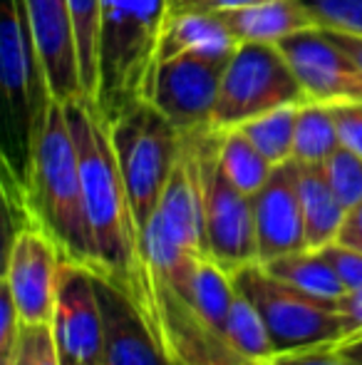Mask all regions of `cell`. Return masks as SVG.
Segmentation results:
<instances>
[{
    "label": "cell",
    "instance_id": "obj_1",
    "mask_svg": "<svg viewBox=\"0 0 362 365\" xmlns=\"http://www.w3.org/2000/svg\"><path fill=\"white\" fill-rule=\"evenodd\" d=\"M65 115L78 149L85 209L97 251L95 271L115 279L142 308L139 229L112 147L110 122L90 97L68 102Z\"/></svg>",
    "mask_w": 362,
    "mask_h": 365
},
{
    "label": "cell",
    "instance_id": "obj_2",
    "mask_svg": "<svg viewBox=\"0 0 362 365\" xmlns=\"http://www.w3.org/2000/svg\"><path fill=\"white\" fill-rule=\"evenodd\" d=\"M18 194L30 217L53 236L63 259L97 269L78 149L63 102L50 100L35 127L23 179H18Z\"/></svg>",
    "mask_w": 362,
    "mask_h": 365
},
{
    "label": "cell",
    "instance_id": "obj_3",
    "mask_svg": "<svg viewBox=\"0 0 362 365\" xmlns=\"http://www.w3.org/2000/svg\"><path fill=\"white\" fill-rule=\"evenodd\" d=\"M169 0H102L100 105L107 122L149 100Z\"/></svg>",
    "mask_w": 362,
    "mask_h": 365
},
{
    "label": "cell",
    "instance_id": "obj_4",
    "mask_svg": "<svg viewBox=\"0 0 362 365\" xmlns=\"http://www.w3.org/2000/svg\"><path fill=\"white\" fill-rule=\"evenodd\" d=\"M110 135L142 236L179 159L181 132L149 100H142L110 122Z\"/></svg>",
    "mask_w": 362,
    "mask_h": 365
},
{
    "label": "cell",
    "instance_id": "obj_5",
    "mask_svg": "<svg viewBox=\"0 0 362 365\" xmlns=\"http://www.w3.org/2000/svg\"><path fill=\"white\" fill-rule=\"evenodd\" d=\"M231 276L233 286L261 313L275 356L338 343L353 333L350 321L338 311V301H323L283 284L261 261L238 266Z\"/></svg>",
    "mask_w": 362,
    "mask_h": 365
},
{
    "label": "cell",
    "instance_id": "obj_6",
    "mask_svg": "<svg viewBox=\"0 0 362 365\" xmlns=\"http://www.w3.org/2000/svg\"><path fill=\"white\" fill-rule=\"evenodd\" d=\"M298 102H308V97L278 45L241 43L228 60L211 130H236L263 112Z\"/></svg>",
    "mask_w": 362,
    "mask_h": 365
},
{
    "label": "cell",
    "instance_id": "obj_7",
    "mask_svg": "<svg viewBox=\"0 0 362 365\" xmlns=\"http://www.w3.org/2000/svg\"><path fill=\"white\" fill-rule=\"evenodd\" d=\"M0 82L10 127L18 132L28 162L30 140L48 110L50 87L30 30L25 0H3L0 13Z\"/></svg>",
    "mask_w": 362,
    "mask_h": 365
},
{
    "label": "cell",
    "instance_id": "obj_8",
    "mask_svg": "<svg viewBox=\"0 0 362 365\" xmlns=\"http://www.w3.org/2000/svg\"><path fill=\"white\" fill-rule=\"evenodd\" d=\"M236 50H193L156 65L149 102L181 132L211 130L221 82Z\"/></svg>",
    "mask_w": 362,
    "mask_h": 365
},
{
    "label": "cell",
    "instance_id": "obj_9",
    "mask_svg": "<svg viewBox=\"0 0 362 365\" xmlns=\"http://www.w3.org/2000/svg\"><path fill=\"white\" fill-rule=\"evenodd\" d=\"M218 135H201V177H203V224H206L208 256L226 269H238L258 261L256 224L251 197L236 189L218 167Z\"/></svg>",
    "mask_w": 362,
    "mask_h": 365
},
{
    "label": "cell",
    "instance_id": "obj_10",
    "mask_svg": "<svg viewBox=\"0 0 362 365\" xmlns=\"http://www.w3.org/2000/svg\"><path fill=\"white\" fill-rule=\"evenodd\" d=\"M20 209H23V221L10 236L3 284L13 293L23 326H43L53 321L63 254L53 236L28 214L23 199Z\"/></svg>",
    "mask_w": 362,
    "mask_h": 365
},
{
    "label": "cell",
    "instance_id": "obj_11",
    "mask_svg": "<svg viewBox=\"0 0 362 365\" xmlns=\"http://www.w3.org/2000/svg\"><path fill=\"white\" fill-rule=\"evenodd\" d=\"M53 338L58 346L60 365H102V308L97 296L95 271L78 261L63 259L55 289Z\"/></svg>",
    "mask_w": 362,
    "mask_h": 365
},
{
    "label": "cell",
    "instance_id": "obj_12",
    "mask_svg": "<svg viewBox=\"0 0 362 365\" xmlns=\"http://www.w3.org/2000/svg\"><path fill=\"white\" fill-rule=\"evenodd\" d=\"M278 50L298 77L305 97L323 105H362V68L320 28L280 40Z\"/></svg>",
    "mask_w": 362,
    "mask_h": 365
},
{
    "label": "cell",
    "instance_id": "obj_13",
    "mask_svg": "<svg viewBox=\"0 0 362 365\" xmlns=\"http://www.w3.org/2000/svg\"><path fill=\"white\" fill-rule=\"evenodd\" d=\"M25 10L53 100L68 105L87 97L70 0H25Z\"/></svg>",
    "mask_w": 362,
    "mask_h": 365
},
{
    "label": "cell",
    "instance_id": "obj_14",
    "mask_svg": "<svg viewBox=\"0 0 362 365\" xmlns=\"http://www.w3.org/2000/svg\"><path fill=\"white\" fill-rule=\"evenodd\" d=\"M95 271V269H92ZM107 365H174L147 313L115 279L95 271Z\"/></svg>",
    "mask_w": 362,
    "mask_h": 365
},
{
    "label": "cell",
    "instance_id": "obj_15",
    "mask_svg": "<svg viewBox=\"0 0 362 365\" xmlns=\"http://www.w3.org/2000/svg\"><path fill=\"white\" fill-rule=\"evenodd\" d=\"M251 207L261 264L308 249L295 159L273 167L268 182L251 197Z\"/></svg>",
    "mask_w": 362,
    "mask_h": 365
},
{
    "label": "cell",
    "instance_id": "obj_16",
    "mask_svg": "<svg viewBox=\"0 0 362 365\" xmlns=\"http://www.w3.org/2000/svg\"><path fill=\"white\" fill-rule=\"evenodd\" d=\"M166 291L176 293L211 331L223 336L228 311H231L233 296H236L231 269L218 264L211 256H196L179 284ZM223 341H226V338H223Z\"/></svg>",
    "mask_w": 362,
    "mask_h": 365
},
{
    "label": "cell",
    "instance_id": "obj_17",
    "mask_svg": "<svg viewBox=\"0 0 362 365\" xmlns=\"http://www.w3.org/2000/svg\"><path fill=\"white\" fill-rule=\"evenodd\" d=\"M231 30V35L241 43H266L278 45L280 40L290 38L303 30L318 28L313 15L305 10L300 0H263L238 10L218 13Z\"/></svg>",
    "mask_w": 362,
    "mask_h": 365
},
{
    "label": "cell",
    "instance_id": "obj_18",
    "mask_svg": "<svg viewBox=\"0 0 362 365\" xmlns=\"http://www.w3.org/2000/svg\"><path fill=\"white\" fill-rule=\"evenodd\" d=\"M238 40L226 28L223 18L213 10L186 8L171 10L164 20L156 48V65L193 50H236Z\"/></svg>",
    "mask_w": 362,
    "mask_h": 365
},
{
    "label": "cell",
    "instance_id": "obj_19",
    "mask_svg": "<svg viewBox=\"0 0 362 365\" xmlns=\"http://www.w3.org/2000/svg\"><path fill=\"white\" fill-rule=\"evenodd\" d=\"M295 177H298V194L300 207H303L308 249L318 251L338 239L343 221L348 217V209L335 197L323 164L295 162Z\"/></svg>",
    "mask_w": 362,
    "mask_h": 365
},
{
    "label": "cell",
    "instance_id": "obj_20",
    "mask_svg": "<svg viewBox=\"0 0 362 365\" xmlns=\"http://www.w3.org/2000/svg\"><path fill=\"white\" fill-rule=\"evenodd\" d=\"M263 266L283 284L308 293V296L323 298V301H338L348 293L338 271L315 249L293 251V254L278 256V259L268 261Z\"/></svg>",
    "mask_w": 362,
    "mask_h": 365
},
{
    "label": "cell",
    "instance_id": "obj_21",
    "mask_svg": "<svg viewBox=\"0 0 362 365\" xmlns=\"http://www.w3.org/2000/svg\"><path fill=\"white\" fill-rule=\"evenodd\" d=\"M218 135V167L226 174V179L243 194L253 197L263 184L268 182L273 172V164L263 157L251 140L241 130L216 132Z\"/></svg>",
    "mask_w": 362,
    "mask_h": 365
},
{
    "label": "cell",
    "instance_id": "obj_22",
    "mask_svg": "<svg viewBox=\"0 0 362 365\" xmlns=\"http://www.w3.org/2000/svg\"><path fill=\"white\" fill-rule=\"evenodd\" d=\"M223 338L231 346V351L238 358L251 363H273L275 348L268 336V328L263 323L261 313L256 311L251 301L236 289L233 296L231 311L226 318V328H223Z\"/></svg>",
    "mask_w": 362,
    "mask_h": 365
},
{
    "label": "cell",
    "instance_id": "obj_23",
    "mask_svg": "<svg viewBox=\"0 0 362 365\" xmlns=\"http://www.w3.org/2000/svg\"><path fill=\"white\" fill-rule=\"evenodd\" d=\"M335 149H340V137L330 105L303 102L295 120L293 159L300 164H325Z\"/></svg>",
    "mask_w": 362,
    "mask_h": 365
},
{
    "label": "cell",
    "instance_id": "obj_24",
    "mask_svg": "<svg viewBox=\"0 0 362 365\" xmlns=\"http://www.w3.org/2000/svg\"><path fill=\"white\" fill-rule=\"evenodd\" d=\"M300 105H303V102L275 107L271 112H263V115L243 122L236 130H241L243 135L256 145L258 152H261L273 167H278V164H285L293 159L295 120H298Z\"/></svg>",
    "mask_w": 362,
    "mask_h": 365
},
{
    "label": "cell",
    "instance_id": "obj_25",
    "mask_svg": "<svg viewBox=\"0 0 362 365\" xmlns=\"http://www.w3.org/2000/svg\"><path fill=\"white\" fill-rule=\"evenodd\" d=\"M75 18L80 50L82 85L90 100L100 95V28H102V0H70Z\"/></svg>",
    "mask_w": 362,
    "mask_h": 365
},
{
    "label": "cell",
    "instance_id": "obj_26",
    "mask_svg": "<svg viewBox=\"0 0 362 365\" xmlns=\"http://www.w3.org/2000/svg\"><path fill=\"white\" fill-rule=\"evenodd\" d=\"M328 182L333 187L335 197L340 199L345 209H355L362 204V157L350 149L340 147L333 152V157L323 164Z\"/></svg>",
    "mask_w": 362,
    "mask_h": 365
},
{
    "label": "cell",
    "instance_id": "obj_27",
    "mask_svg": "<svg viewBox=\"0 0 362 365\" xmlns=\"http://www.w3.org/2000/svg\"><path fill=\"white\" fill-rule=\"evenodd\" d=\"M315 25L328 33L362 38V0H300Z\"/></svg>",
    "mask_w": 362,
    "mask_h": 365
},
{
    "label": "cell",
    "instance_id": "obj_28",
    "mask_svg": "<svg viewBox=\"0 0 362 365\" xmlns=\"http://www.w3.org/2000/svg\"><path fill=\"white\" fill-rule=\"evenodd\" d=\"M318 251L330 261V266L338 271L340 281L345 284L348 293L362 289V251L343 246L340 241H333V244L323 246V249H318Z\"/></svg>",
    "mask_w": 362,
    "mask_h": 365
},
{
    "label": "cell",
    "instance_id": "obj_29",
    "mask_svg": "<svg viewBox=\"0 0 362 365\" xmlns=\"http://www.w3.org/2000/svg\"><path fill=\"white\" fill-rule=\"evenodd\" d=\"M335 127H338L340 147L362 157V105L358 102H343V105H330Z\"/></svg>",
    "mask_w": 362,
    "mask_h": 365
},
{
    "label": "cell",
    "instance_id": "obj_30",
    "mask_svg": "<svg viewBox=\"0 0 362 365\" xmlns=\"http://www.w3.org/2000/svg\"><path fill=\"white\" fill-rule=\"evenodd\" d=\"M273 365H358V363L345 358L335 348V343H325V346H313V348H303V351L275 356Z\"/></svg>",
    "mask_w": 362,
    "mask_h": 365
},
{
    "label": "cell",
    "instance_id": "obj_31",
    "mask_svg": "<svg viewBox=\"0 0 362 365\" xmlns=\"http://www.w3.org/2000/svg\"><path fill=\"white\" fill-rule=\"evenodd\" d=\"M23 321H20L18 306L13 301V293L3 284V306H0V356H10L20 341Z\"/></svg>",
    "mask_w": 362,
    "mask_h": 365
},
{
    "label": "cell",
    "instance_id": "obj_32",
    "mask_svg": "<svg viewBox=\"0 0 362 365\" xmlns=\"http://www.w3.org/2000/svg\"><path fill=\"white\" fill-rule=\"evenodd\" d=\"M25 333H28V341H30L33 365H60L58 346H55L50 323H43V326H25Z\"/></svg>",
    "mask_w": 362,
    "mask_h": 365
},
{
    "label": "cell",
    "instance_id": "obj_33",
    "mask_svg": "<svg viewBox=\"0 0 362 365\" xmlns=\"http://www.w3.org/2000/svg\"><path fill=\"white\" fill-rule=\"evenodd\" d=\"M335 241H340L343 246H350L355 251H362V204L348 212V217L343 221V229H340Z\"/></svg>",
    "mask_w": 362,
    "mask_h": 365
},
{
    "label": "cell",
    "instance_id": "obj_34",
    "mask_svg": "<svg viewBox=\"0 0 362 365\" xmlns=\"http://www.w3.org/2000/svg\"><path fill=\"white\" fill-rule=\"evenodd\" d=\"M338 311L350 321L353 333L360 331L362 328V289L350 291V293H345L343 298H338Z\"/></svg>",
    "mask_w": 362,
    "mask_h": 365
},
{
    "label": "cell",
    "instance_id": "obj_35",
    "mask_svg": "<svg viewBox=\"0 0 362 365\" xmlns=\"http://www.w3.org/2000/svg\"><path fill=\"white\" fill-rule=\"evenodd\" d=\"M335 348H338L345 358H350L353 363L362 365V328L355 333H350V336H345L343 341H338Z\"/></svg>",
    "mask_w": 362,
    "mask_h": 365
},
{
    "label": "cell",
    "instance_id": "obj_36",
    "mask_svg": "<svg viewBox=\"0 0 362 365\" xmlns=\"http://www.w3.org/2000/svg\"><path fill=\"white\" fill-rule=\"evenodd\" d=\"M263 3V0H198L193 8L201 10H213V13H223V10H238V8H248V5Z\"/></svg>",
    "mask_w": 362,
    "mask_h": 365
},
{
    "label": "cell",
    "instance_id": "obj_37",
    "mask_svg": "<svg viewBox=\"0 0 362 365\" xmlns=\"http://www.w3.org/2000/svg\"><path fill=\"white\" fill-rule=\"evenodd\" d=\"M328 33V30H325ZM330 38L355 60V63L362 68V38H355V35H343V33H330Z\"/></svg>",
    "mask_w": 362,
    "mask_h": 365
},
{
    "label": "cell",
    "instance_id": "obj_38",
    "mask_svg": "<svg viewBox=\"0 0 362 365\" xmlns=\"http://www.w3.org/2000/svg\"><path fill=\"white\" fill-rule=\"evenodd\" d=\"M198 0H169V13L171 10H186V8H193Z\"/></svg>",
    "mask_w": 362,
    "mask_h": 365
},
{
    "label": "cell",
    "instance_id": "obj_39",
    "mask_svg": "<svg viewBox=\"0 0 362 365\" xmlns=\"http://www.w3.org/2000/svg\"><path fill=\"white\" fill-rule=\"evenodd\" d=\"M233 365H273V363H251V361H241V363H233Z\"/></svg>",
    "mask_w": 362,
    "mask_h": 365
},
{
    "label": "cell",
    "instance_id": "obj_40",
    "mask_svg": "<svg viewBox=\"0 0 362 365\" xmlns=\"http://www.w3.org/2000/svg\"><path fill=\"white\" fill-rule=\"evenodd\" d=\"M102 365H107V363H102Z\"/></svg>",
    "mask_w": 362,
    "mask_h": 365
}]
</instances>
